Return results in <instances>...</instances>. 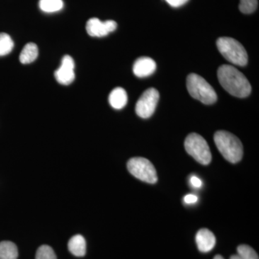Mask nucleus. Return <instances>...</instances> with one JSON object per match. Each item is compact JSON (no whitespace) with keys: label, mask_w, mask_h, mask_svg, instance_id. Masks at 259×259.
<instances>
[{"label":"nucleus","mask_w":259,"mask_h":259,"mask_svg":"<svg viewBox=\"0 0 259 259\" xmlns=\"http://www.w3.org/2000/svg\"><path fill=\"white\" fill-rule=\"evenodd\" d=\"M221 86L233 96L244 98L251 93V86L245 75L231 65H223L218 70Z\"/></svg>","instance_id":"1"},{"label":"nucleus","mask_w":259,"mask_h":259,"mask_svg":"<svg viewBox=\"0 0 259 259\" xmlns=\"http://www.w3.org/2000/svg\"><path fill=\"white\" fill-rule=\"evenodd\" d=\"M214 141L220 152L227 161L232 163L241 161L243 155V145L235 135L228 131H219L214 134Z\"/></svg>","instance_id":"2"},{"label":"nucleus","mask_w":259,"mask_h":259,"mask_svg":"<svg viewBox=\"0 0 259 259\" xmlns=\"http://www.w3.org/2000/svg\"><path fill=\"white\" fill-rule=\"evenodd\" d=\"M187 88L191 96L204 105H212L217 101L214 89L198 74H190L187 76Z\"/></svg>","instance_id":"3"},{"label":"nucleus","mask_w":259,"mask_h":259,"mask_svg":"<svg viewBox=\"0 0 259 259\" xmlns=\"http://www.w3.org/2000/svg\"><path fill=\"white\" fill-rule=\"evenodd\" d=\"M217 47L223 57L235 65L244 66L248 64V54L243 45L232 37H220L217 40Z\"/></svg>","instance_id":"4"},{"label":"nucleus","mask_w":259,"mask_h":259,"mask_svg":"<svg viewBox=\"0 0 259 259\" xmlns=\"http://www.w3.org/2000/svg\"><path fill=\"white\" fill-rule=\"evenodd\" d=\"M186 151L202 165H208L212 161V154L207 141L200 135L192 133L186 138Z\"/></svg>","instance_id":"5"},{"label":"nucleus","mask_w":259,"mask_h":259,"mask_svg":"<svg viewBox=\"0 0 259 259\" xmlns=\"http://www.w3.org/2000/svg\"><path fill=\"white\" fill-rule=\"evenodd\" d=\"M127 169L130 173L144 182L155 184L158 181L156 168L149 160L142 157H135L127 162Z\"/></svg>","instance_id":"6"},{"label":"nucleus","mask_w":259,"mask_h":259,"mask_svg":"<svg viewBox=\"0 0 259 259\" xmlns=\"http://www.w3.org/2000/svg\"><path fill=\"white\" fill-rule=\"evenodd\" d=\"M158 100L159 93L156 89L150 88L146 90L136 103V114L144 119L151 117L154 113Z\"/></svg>","instance_id":"7"},{"label":"nucleus","mask_w":259,"mask_h":259,"mask_svg":"<svg viewBox=\"0 0 259 259\" xmlns=\"http://www.w3.org/2000/svg\"><path fill=\"white\" fill-rule=\"evenodd\" d=\"M117 24L114 20L102 22L98 18H91L87 23V32L90 36L102 37L106 36L110 32L117 29Z\"/></svg>","instance_id":"8"},{"label":"nucleus","mask_w":259,"mask_h":259,"mask_svg":"<svg viewBox=\"0 0 259 259\" xmlns=\"http://www.w3.org/2000/svg\"><path fill=\"white\" fill-rule=\"evenodd\" d=\"M74 68V61L72 57L64 56L61 59L60 67L54 73L56 81L62 85L71 84L75 79Z\"/></svg>","instance_id":"9"},{"label":"nucleus","mask_w":259,"mask_h":259,"mask_svg":"<svg viewBox=\"0 0 259 259\" xmlns=\"http://www.w3.org/2000/svg\"><path fill=\"white\" fill-rule=\"evenodd\" d=\"M156 69L155 61L149 57H140L135 61L134 68V74L139 78H144L153 74Z\"/></svg>","instance_id":"10"},{"label":"nucleus","mask_w":259,"mask_h":259,"mask_svg":"<svg viewBox=\"0 0 259 259\" xmlns=\"http://www.w3.org/2000/svg\"><path fill=\"white\" fill-rule=\"evenodd\" d=\"M195 241L199 251L202 253H207L212 250L216 243L215 236L212 232L206 228L197 232Z\"/></svg>","instance_id":"11"},{"label":"nucleus","mask_w":259,"mask_h":259,"mask_svg":"<svg viewBox=\"0 0 259 259\" xmlns=\"http://www.w3.org/2000/svg\"><path fill=\"white\" fill-rule=\"evenodd\" d=\"M109 102L116 110H120L127 105V95L122 88L114 89L109 95Z\"/></svg>","instance_id":"12"},{"label":"nucleus","mask_w":259,"mask_h":259,"mask_svg":"<svg viewBox=\"0 0 259 259\" xmlns=\"http://www.w3.org/2000/svg\"><path fill=\"white\" fill-rule=\"evenodd\" d=\"M68 248L69 251L75 256L82 257L86 254V241L81 235H76L69 240Z\"/></svg>","instance_id":"13"},{"label":"nucleus","mask_w":259,"mask_h":259,"mask_svg":"<svg viewBox=\"0 0 259 259\" xmlns=\"http://www.w3.org/2000/svg\"><path fill=\"white\" fill-rule=\"evenodd\" d=\"M38 56V49L36 44L29 42L24 47L20 53V61L22 64H28L33 62Z\"/></svg>","instance_id":"14"},{"label":"nucleus","mask_w":259,"mask_h":259,"mask_svg":"<svg viewBox=\"0 0 259 259\" xmlns=\"http://www.w3.org/2000/svg\"><path fill=\"white\" fill-rule=\"evenodd\" d=\"M18 250L16 245L11 241L0 242V259H17Z\"/></svg>","instance_id":"15"},{"label":"nucleus","mask_w":259,"mask_h":259,"mask_svg":"<svg viewBox=\"0 0 259 259\" xmlns=\"http://www.w3.org/2000/svg\"><path fill=\"white\" fill-rule=\"evenodd\" d=\"M39 8L44 13H56L63 9L64 2L63 0H40Z\"/></svg>","instance_id":"16"},{"label":"nucleus","mask_w":259,"mask_h":259,"mask_svg":"<svg viewBox=\"0 0 259 259\" xmlns=\"http://www.w3.org/2000/svg\"><path fill=\"white\" fill-rule=\"evenodd\" d=\"M14 48V42L8 34L0 32V56L8 55Z\"/></svg>","instance_id":"17"},{"label":"nucleus","mask_w":259,"mask_h":259,"mask_svg":"<svg viewBox=\"0 0 259 259\" xmlns=\"http://www.w3.org/2000/svg\"><path fill=\"white\" fill-rule=\"evenodd\" d=\"M237 250H238V255L242 259H259L256 252L249 245H239Z\"/></svg>","instance_id":"18"},{"label":"nucleus","mask_w":259,"mask_h":259,"mask_svg":"<svg viewBox=\"0 0 259 259\" xmlns=\"http://www.w3.org/2000/svg\"><path fill=\"white\" fill-rule=\"evenodd\" d=\"M35 259H57V258H56L55 252L51 247L47 245H42L37 249Z\"/></svg>","instance_id":"19"},{"label":"nucleus","mask_w":259,"mask_h":259,"mask_svg":"<svg viewBox=\"0 0 259 259\" xmlns=\"http://www.w3.org/2000/svg\"><path fill=\"white\" fill-rule=\"evenodd\" d=\"M258 0H241L239 10L244 14H250L258 8Z\"/></svg>","instance_id":"20"},{"label":"nucleus","mask_w":259,"mask_h":259,"mask_svg":"<svg viewBox=\"0 0 259 259\" xmlns=\"http://www.w3.org/2000/svg\"><path fill=\"white\" fill-rule=\"evenodd\" d=\"M165 1L173 8H180L185 5L189 0H165Z\"/></svg>","instance_id":"21"},{"label":"nucleus","mask_w":259,"mask_h":259,"mask_svg":"<svg viewBox=\"0 0 259 259\" xmlns=\"http://www.w3.org/2000/svg\"><path fill=\"white\" fill-rule=\"evenodd\" d=\"M184 201H185L186 204H192L196 203L198 201V197L194 194H187L184 198Z\"/></svg>","instance_id":"22"},{"label":"nucleus","mask_w":259,"mask_h":259,"mask_svg":"<svg viewBox=\"0 0 259 259\" xmlns=\"http://www.w3.org/2000/svg\"><path fill=\"white\" fill-rule=\"evenodd\" d=\"M190 183L192 187L197 189L200 188L202 185V181L200 180V179H199L198 177L196 176H192L191 177Z\"/></svg>","instance_id":"23"},{"label":"nucleus","mask_w":259,"mask_h":259,"mask_svg":"<svg viewBox=\"0 0 259 259\" xmlns=\"http://www.w3.org/2000/svg\"><path fill=\"white\" fill-rule=\"evenodd\" d=\"M230 259H242V258L238 255H232V256L231 257V258H230Z\"/></svg>","instance_id":"24"},{"label":"nucleus","mask_w":259,"mask_h":259,"mask_svg":"<svg viewBox=\"0 0 259 259\" xmlns=\"http://www.w3.org/2000/svg\"><path fill=\"white\" fill-rule=\"evenodd\" d=\"M213 259H224V258H223L222 255H215V256H214V258H213Z\"/></svg>","instance_id":"25"}]
</instances>
